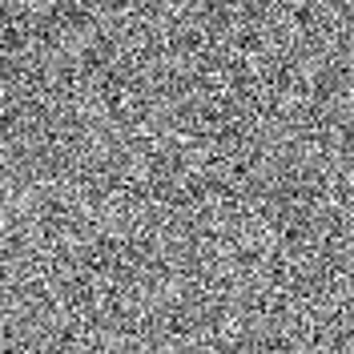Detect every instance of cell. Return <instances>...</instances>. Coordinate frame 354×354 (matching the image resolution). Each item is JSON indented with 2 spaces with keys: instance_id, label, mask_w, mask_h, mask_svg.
Wrapping results in <instances>:
<instances>
[]
</instances>
